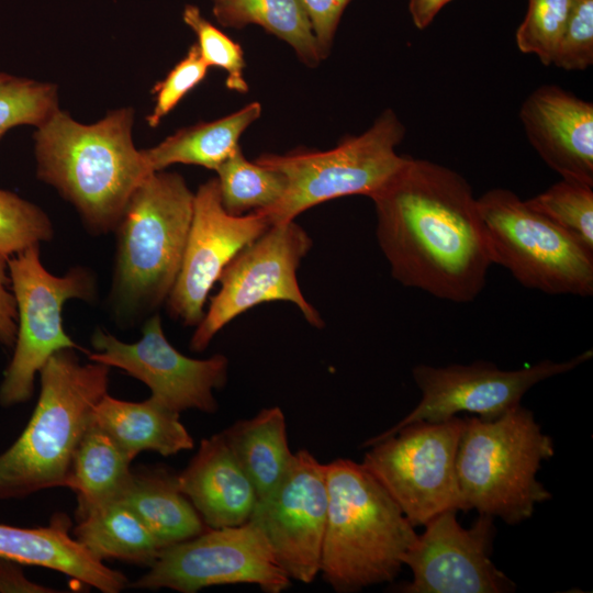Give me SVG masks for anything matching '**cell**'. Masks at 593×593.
Here are the masks:
<instances>
[{"mask_svg":"<svg viewBox=\"0 0 593 593\" xmlns=\"http://www.w3.org/2000/svg\"><path fill=\"white\" fill-rule=\"evenodd\" d=\"M258 212L232 215L224 209L216 178L194 193L193 214L175 284L166 305L170 316L197 326L211 289L224 268L269 227Z\"/></svg>","mask_w":593,"mask_h":593,"instance_id":"cell-17","label":"cell"},{"mask_svg":"<svg viewBox=\"0 0 593 593\" xmlns=\"http://www.w3.org/2000/svg\"><path fill=\"white\" fill-rule=\"evenodd\" d=\"M593 251V186L561 178L539 194L525 200Z\"/></svg>","mask_w":593,"mask_h":593,"instance_id":"cell-29","label":"cell"},{"mask_svg":"<svg viewBox=\"0 0 593 593\" xmlns=\"http://www.w3.org/2000/svg\"><path fill=\"white\" fill-rule=\"evenodd\" d=\"M0 592L52 593L58 591L30 581L19 563L0 558Z\"/></svg>","mask_w":593,"mask_h":593,"instance_id":"cell-38","label":"cell"},{"mask_svg":"<svg viewBox=\"0 0 593 593\" xmlns=\"http://www.w3.org/2000/svg\"><path fill=\"white\" fill-rule=\"evenodd\" d=\"M327 502L324 465L306 449L293 454L281 481L256 501L248 521L291 580L307 584L320 573Z\"/></svg>","mask_w":593,"mask_h":593,"instance_id":"cell-15","label":"cell"},{"mask_svg":"<svg viewBox=\"0 0 593 593\" xmlns=\"http://www.w3.org/2000/svg\"><path fill=\"white\" fill-rule=\"evenodd\" d=\"M121 500L147 527L163 548L193 538L209 527L165 468L132 470Z\"/></svg>","mask_w":593,"mask_h":593,"instance_id":"cell-22","label":"cell"},{"mask_svg":"<svg viewBox=\"0 0 593 593\" xmlns=\"http://www.w3.org/2000/svg\"><path fill=\"white\" fill-rule=\"evenodd\" d=\"M67 348L40 371L41 391L33 414L16 440L0 454V502L65 486L75 451L108 393L110 367L81 363Z\"/></svg>","mask_w":593,"mask_h":593,"instance_id":"cell-5","label":"cell"},{"mask_svg":"<svg viewBox=\"0 0 593 593\" xmlns=\"http://www.w3.org/2000/svg\"><path fill=\"white\" fill-rule=\"evenodd\" d=\"M177 478L180 490L209 528L236 526L249 519L257 493L222 433L203 438Z\"/></svg>","mask_w":593,"mask_h":593,"instance_id":"cell-19","label":"cell"},{"mask_svg":"<svg viewBox=\"0 0 593 593\" xmlns=\"http://www.w3.org/2000/svg\"><path fill=\"white\" fill-rule=\"evenodd\" d=\"M370 199L379 247L399 283L456 303L481 293L493 262L477 198L463 176L406 156Z\"/></svg>","mask_w":593,"mask_h":593,"instance_id":"cell-1","label":"cell"},{"mask_svg":"<svg viewBox=\"0 0 593 593\" xmlns=\"http://www.w3.org/2000/svg\"><path fill=\"white\" fill-rule=\"evenodd\" d=\"M312 244L305 230L292 220L270 225L243 248L222 271L220 290L197 325L190 349L203 351L232 320L270 301L293 303L309 324L322 328L324 321L302 294L296 276Z\"/></svg>","mask_w":593,"mask_h":593,"instance_id":"cell-11","label":"cell"},{"mask_svg":"<svg viewBox=\"0 0 593 593\" xmlns=\"http://www.w3.org/2000/svg\"><path fill=\"white\" fill-rule=\"evenodd\" d=\"M94 349L89 360L124 370L144 382L154 399L181 413L195 409L214 413L213 391L225 385L228 359L216 354L193 359L178 351L166 338L158 313L148 316L136 343H124L102 328L91 336Z\"/></svg>","mask_w":593,"mask_h":593,"instance_id":"cell-14","label":"cell"},{"mask_svg":"<svg viewBox=\"0 0 593 593\" xmlns=\"http://www.w3.org/2000/svg\"><path fill=\"white\" fill-rule=\"evenodd\" d=\"M74 538L99 560L152 566L161 547L121 500L92 508L77 519Z\"/></svg>","mask_w":593,"mask_h":593,"instance_id":"cell-26","label":"cell"},{"mask_svg":"<svg viewBox=\"0 0 593 593\" xmlns=\"http://www.w3.org/2000/svg\"><path fill=\"white\" fill-rule=\"evenodd\" d=\"M465 418L415 422L377 440L362 467L415 527L448 510L465 511L456 457Z\"/></svg>","mask_w":593,"mask_h":593,"instance_id":"cell-10","label":"cell"},{"mask_svg":"<svg viewBox=\"0 0 593 593\" xmlns=\"http://www.w3.org/2000/svg\"><path fill=\"white\" fill-rule=\"evenodd\" d=\"M182 18L194 32L200 56L206 66L223 69L227 74L226 87L246 93L248 85L244 77L246 64L242 47L210 23L195 5L188 4Z\"/></svg>","mask_w":593,"mask_h":593,"instance_id":"cell-33","label":"cell"},{"mask_svg":"<svg viewBox=\"0 0 593 593\" xmlns=\"http://www.w3.org/2000/svg\"><path fill=\"white\" fill-rule=\"evenodd\" d=\"M53 235V224L41 208L0 188V255L10 258Z\"/></svg>","mask_w":593,"mask_h":593,"instance_id":"cell-31","label":"cell"},{"mask_svg":"<svg viewBox=\"0 0 593 593\" xmlns=\"http://www.w3.org/2000/svg\"><path fill=\"white\" fill-rule=\"evenodd\" d=\"M131 461L114 439L92 421L75 451L65 484L77 495V519L121 497L132 475Z\"/></svg>","mask_w":593,"mask_h":593,"instance_id":"cell-25","label":"cell"},{"mask_svg":"<svg viewBox=\"0 0 593 593\" xmlns=\"http://www.w3.org/2000/svg\"><path fill=\"white\" fill-rule=\"evenodd\" d=\"M222 435L253 483L257 499L275 489L293 458L282 410L262 409L251 418L237 421Z\"/></svg>","mask_w":593,"mask_h":593,"instance_id":"cell-24","label":"cell"},{"mask_svg":"<svg viewBox=\"0 0 593 593\" xmlns=\"http://www.w3.org/2000/svg\"><path fill=\"white\" fill-rule=\"evenodd\" d=\"M555 455L532 411L521 404L494 419L465 417L456 473L465 512L516 525L551 493L537 480L541 462Z\"/></svg>","mask_w":593,"mask_h":593,"instance_id":"cell-6","label":"cell"},{"mask_svg":"<svg viewBox=\"0 0 593 593\" xmlns=\"http://www.w3.org/2000/svg\"><path fill=\"white\" fill-rule=\"evenodd\" d=\"M519 120L532 147L561 178L593 186V103L546 83L521 105Z\"/></svg>","mask_w":593,"mask_h":593,"instance_id":"cell-18","label":"cell"},{"mask_svg":"<svg viewBox=\"0 0 593 593\" xmlns=\"http://www.w3.org/2000/svg\"><path fill=\"white\" fill-rule=\"evenodd\" d=\"M448 510L427 522L403 556L412 571L404 593H508L515 583L491 560L495 528L492 516L479 514L470 528Z\"/></svg>","mask_w":593,"mask_h":593,"instance_id":"cell-16","label":"cell"},{"mask_svg":"<svg viewBox=\"0 0 593 593\" xmlns=\"http://www.w3.org/2000/svg\"><path fill=\"white\" fill-rule=\"evenodd\" d=\"M572 3L573 0H528L525 18L515 33L518 51L550 66Z\"/></svg>","mask_w":593,"mask_h":593,"instance_id":"cell-32","label":"cell"},{"mask_svg":"<svg viewBox=\"0 0 593 593\" xmlns=\"http://www.w3.org/2000/svg\"><path fill=\"white\" fill-rule=\"evenodd\" d=\"M57 109L55 85L0 71V139L21 125L37 127Z\"/></svg>","mask_w":593,"mask_h":593,"instance_id":"cell-30","label":"cell"},{"mask_svg":"<svg viewBox=\"0 0 593 593\" xmlns=\"http://www.w3.org/2000/svg\"><path fill=\"white\" fill-rule=\"evenodd\" d=\"M450 1L452 0H410L409 11L415 27L426 29Z\"/></svg>","mask_w":593,"mask_h":593,"instance_id":"cell-39","label":"cell"},{"mask_svg":"<svg viewBox=\"0 0 593 593\" xmlns=\"http://www.w3.org/2000/svg\"><path fill=\"white\" fill-rule=\"evenodd\" d=\"M216 1H220V0H213V2H216Z\"/></svg>","mask_w":593,"mask_h":593,"instance_id":"cell-40","label":"cell"},{"mask_svg":"<svg viewBox=\"0 0 593 593\" xmlns=\"http://www.w3.org/2000/svg\"><path fill=\"white\" fill-rule=\"evenodd\" d=\"M492 262L524 287L548 294L591 296L593 251L510 189L477 198Z\"/></svg>","mask_w":593,"mask_h":593,"instance_id":"cell-8","label":"cell"},{"mask_svg":"<svg viewBox=\"0 0 593 593\" xmlns=\"http://www.w3.org/2000/svg\"><path fill=\"white\" fill-rule=\"evenodd\" d=\"M213 14L224 26L257 24L288 43L306 66L322 60L307 14L300 0H220Z\"/></svg>","mask_w":593,"mask_h":593,"instance_id":"cell-27","label":"cell"},{"mask_svg":"<svg viewBox=\"0 0 593 593\" xmlns=\"http://www.w3.org/2000/svg\"><path fill=\"white\" fill-rule=\"evenodd\" d=\"M208 69L197 44L192 45L187 55L153 88L155 105L146 119L148 125L156 127L182 98L204 79Z\"/></svg>","mask_w":593,"mask_h":593,"instance_id":"cell-35","label":"cell"},{"mask_svg":"<svg viewBox=\"0 0 593 593\" xmlns=\"http://www.w3.org/2000/svg\"><path fill=\"white\" fill-rule=\"evenodd\" d=\"M148 568L127 588L194 593L212 585L247 583L267 593H281L292 581L250 521L208 528L193 538L167 546Z\"/></svg>","mask_w":593,"mask_h":593,"instance_id":"cell-12","label":"cell"},{"mask_svg":"<svg viewBox=\"0 0 593 593\" xmlns=\"http://www.w3.org/2000/svg\"><path fill=\"white\" fill-rule=\"evenodd\" d=\"M261 104L251 102L230 115L181 128L154 147L143 149L153 171L175 164L202 166L216 170L239 149L238 141L259 119Z\"/></svg>","mask_w":593,"mask_h":593,"instance_id":"cell-23","label":"cell"},{"mask_svg":"<svg viewBox=\"0 0 593 593\" xmlns=\"http://www.w3.org/2000/svg\"><path fill=\"white\" fill-rule=\"evenodd\" d=\"M351 0H300L310 20L321 59L328 56L345 8Z\"/></svg>","mask_w":593,"mask_h":593,"instance_id":"cell-36","label":"cell"},{"mask_svg":"<svg viewBox=\"0 0 593 593\" xmlns=\"http://www.w3.org/2000/svg\"><path fill=\"white\" fill-rule=\"evenodd\" d=\"M92 421L114 439L131 460L144 450L168 457L194 446L192 436L180 422V413L153 396L142 402H131L107 393L94 406Z\"/></svg>","mask_w":593,"mask_h":593,"instance_id":"cell-21","label":"cell"},{"mask_svg":"<svg viewBox=\"0 0 593 593\" xmlns=\"http://www.w3.org/2000/svg\"><path fill=\"white\" fill-rule=\"evenodd\" d=\"M405 132L396 113L385 109L367 131L344 138L332 149L260 155L256 161L281 172L287 188L276 204L255 212L273 225L337 198H371L405 161L406 156L396 153Z\"/></svg>","mask_w":593,"mask_h":593,"instance_id":"cell-7","label":"cell"},{"mask_svg":"<svg viewBox=\"0 0 593 593\" xmlns=\"http://www.w3.org/2000/svg\"><path fill=\"white\" fill-rule=\"evenodd\" d=\"M324 469L323 580L338 593L393 581L417 537L414 526L361 463L339 458Z\"/></svg>","mask_w":593,"mask_h":593,"instance_id":"cell-3","label":"cell"},{"mask_svg":"<svg viewBox=\"0 0 593 593\" xmlns=\"http://www.w3.org/2000/svg\"><path fill=\"white\" fill-rule=\"evenodd\" d=\"M134 111L82 124L57 109L34 133L37 177L54 187L94 235L114 231L137 186L154 172L132 137Z\"/></svg>","mask_w":593,"mask_h":593,"instance_id":"cell-2","label":"cell"},{"mask_svg":"<svg viewBox=\"0 0 593 593\" xmlns=\"http://www.w3.org/2000/svg\"><path fill=\"white\" fill-rule=\"evenodd\" d=\"M215 171L222 204L232 215L268 209L282 198L287 188L281 172L256 160L249 161L240 148Z\"/></svg>","mask_w":593,"mask_h":593,"instance_id":"cell-28","label":"cell"},{"mask_svg":"<svg viewBox=\"0 0 593 593\" xmlns=\"http://www.w3.org/2000/svg\"><path fill=\"white\" fill-rule=\"evenodd\" d=\"M68 527L67 517L36 528L0 524V558L61 572L103 593L126 589L127 578L91 555Z\"/></svg>","mask_w":593,"mask_h":593,"instance_id":"cell-20","label":"cell"},{"mask_svg":"<svg viewBox=\"0 0 593 593\" xmlns=\"http://www.w3.org/2000/svg\"><path fill=\"white\" fill-rule=\"evenodd\" d=\"M8 259L0 255V343L10 347L14 345L16 337L18 311L14 295L8 289Z\"/></svg>","mask_w":593,"mask_h":593,"instance_id":"cell-37","label":"cell"},{"mask_svg":"<svg viewBox=\"0 0 593 593\" xmlns=\"http://www.w3.org/2000/svg\"><path fill=\"white\" fill-rule=\"evenodd\" d=\"M11 290L18 311L14 351L0 383V405L27 402L34 393L36 373L55 353L80 347L63 327L61 310L67 300L87 302L97 295L90 269L77 266L64 276L48 272L41 261L40 245L8 259Z\"/></svg>","mask_w":593,"mask_h":593,"instance_id":"cell-9","label":"cell"},{"mask_svg":"<svg viewBox=\"0 0 593 593\" xmlns=\"http://www.w3.org/2000/svg\"><path fill=\"white\" fill-rule=\"evenodd\" d=\"M592 349L566 360L544 359L533 366L503 370L492 362L435 367L417 365L413 379L421 391L417 405L400 422L366 440L369 447L401 427L415 422H440L466 412L483 419H494L521 404L524 394L535 384L573 370L592 358Z\"/></svg>","mask_w":593,"mask_h":593,"instance_id":"cell-13","label":"cell"},{"mask_svg":"<svg viewBox=\"0 0 593 593\" xmlns=\"http://www.w3.org/2000/svg\"><path fill=\"white\" fill-rule=\"evenodd\" d=\"M593 64V0H573L572 9L555 49L551 65L571 71Z\"/></svg>","mask_w":593,"mask_h":593,"instance_id":"cell-34","label":"cell"},{"mask_svg":"<svg viewBox=\"0 0 593 593\" xmlns=\"http://www.w3.org/2000/svg\"><path fill=\"white\" fill-rule=\"evenodd\" d=\"M194 193L176 172L148 175L114 228L116 250L110 303L130 325L157 313L177 279L193 214Z\"/></svg>","mask_w":593,"mask_h":593,"instance_id":"cell-4","label":"cell"}]
</instances>
